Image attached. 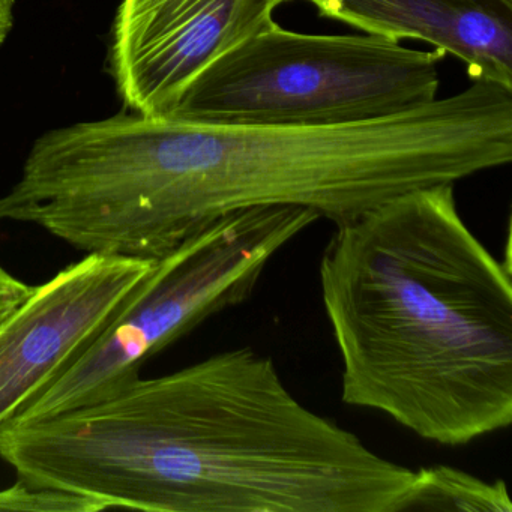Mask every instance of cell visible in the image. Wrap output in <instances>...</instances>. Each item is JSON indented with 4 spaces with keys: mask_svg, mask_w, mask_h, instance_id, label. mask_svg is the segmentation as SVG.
I'll return each instance as SVG.
<instances>
[{
    "mask_svg": "<svg viewBox=\"0 0 512 512\" xmlns=\"http://www.w3.org/2000/svg\"><path fill=\"white\" fill-rule=\"evenodd\" d=\"M0 458L32 484L149 512H401L415 479L304 406L250 347L5 424Z\"/></svg>",
    "mask_w": 512,
    "mask_h": 512,
    "instance_id": "1",
    "label": "cell"
},
{
    "mask_svg": "<svg viewBox=\"0 0 512 512\" xmlns=\"http://www.w3.org/2000/svg\"><path fill=\"white\" fill-rule=\"evenodd\" d=\"M320 287L344 403L446 446L511 425V266L464 223L454 184L337 224Z\"/></svg>",
    "mask_w": 512,
    "mask_h": 512,
    "instance_id": "2",
    "label": "cell"
},
{
    "mask_svg": "<svg viewBox=\"0 0 512 512\" xmlns=\"http://www.w3.org/2000/svg\"><path fill=\"white\" fill-rule=\"evenodd\" d=\"M443 53L376 35H308L275 23L203 70L167 118L206 125L325 127L433 103Z\"/></svg>",
    "mask_w": 512,
    "mask_h": 512,
    "instance_id": "3",
    "label": "cell"
},
{
    "mask_svg": "<svg viewBox=\"0 0 512 512\" xmlns=\"http://www.w3.org/2000/svg\"><path fill=\"white\" fill-rule=\"evenodd\" d=\"M317 220L296 206H254L215 218L158 259L124 310L7 424L89 406L139 379L149 358L247 301L274 256Z\"/></svg>",
    "mask_w": 512,
    "mask_h": 512,
    "instance_id": "4",
    "label": "cell"
},
{
    "mask_svg": "<svg viewBox=\"0 0 512 512\" xmlns=\"http://www.w3.org/2000/svg\"><path fill=\"white\" fill-rule=\"evenodd\" d=\"M280 0H122L110 67L125 106L167 116L224 53L275 25Z\"/></svg>",
    "mask_w": 512,
    "mask_h": 512,
    "instance_id": "5",
    "label": "cell"
},
{
    "mask_svg": "<svg viewBox=\"0 0 512 512\" xmlns=\"http://www.w3.org/2000/svg\"><path fill=\"white\" fill-rule=\"evenodd\" d=\"M157 260L86 254L0 326V428L124 310Z\"/></svg>",
    "mask_w": 512,
    "mask_h": 512,
    "instance_id": "6",
    "label": "cell"
},
{
    "mask_svg": "<svg viewBox=\"0 0 512 512\" xmlns=\"http://www.w3.org/2000/svg\"><path fill=\"white\" fill-rule=\"evenodd\" d=\"M320 17L454 55L473 82L512 89V0H307Z\"/></svg>",
    "mask_w": 512,
    "mask_h": 512,
    "instance_id": "7",
    "label": "cell"
},
{
    "mask_svg": "<svg viewBox=\"0 0 512 512\" xmlns=\"http://www.w3.org/2000/svg\"><path fill=\"white\" fill-rule=\"evenodd\" d=\"M511 512L505 482H488L457 467H422L416 470L401 512Z\"/></svg>",
    "mask_w": 512,
    "mask_h": 512,
    "instance_id": "8",
    "label": "cell"
},
{
    "mask_svg": "<svg viewBox=\"0 0 512 512\" xmlns=\"http://www.w3.org/2000/svg\"><path fill=\"white\" fill-rule=\"evenodd\" d=\"M0 511L11 512H98L100 505L68 491L41 487L26 479L0 490Z\"/></svg>",
    "mask_w": 512,
    "mask_h": 512,
    "instance_id": "9",
    "label": "cell"
},
{
    "mask_svg": "<svg viewBox=\"0 0 512 512\" xmlns=\"http://www.w3.org/2000/svg\"><path fill=\"white\" fill-rule=\"evenodd\" d=\"M35 286H29L19 280L7 269L0 266V326L4 325L34 292Z\"/></svg>",
    "mask_w": 512,
    "mask_h": 512,
    "instance_id": "10",
    "label": "cell"
},
{
    "mask_svg": "<svg viewBox=\"0 0 512 512\" xmlns=\"http://www.w3.org/2000/svg\"><path fill=\"white\" fill-rule=\"evenodd\" d=\"M16 0H0V46L7 41L14 28Z\"/></svg>",
    "mask_w": 512,
    "mask_h": 512,
    "instance_id": "11",
    "label": "cell"
},
{
    "mask_svg": "<svg viewBox=\"0 0 512 512\" xmlns=\"http://www.w3.org/2000/svg\"><path fill=\"white\" fill-rule=\"evenodd\" d=\"M284 2H289V0H280V4H284Z\"/></svg>",
    "mask_w": 512,
    "mask_h": 512,
    "instance_id": "12",
    "label": "cell"
}]
</instances>
